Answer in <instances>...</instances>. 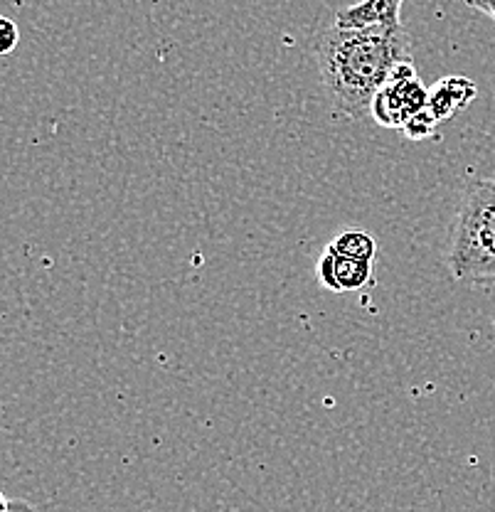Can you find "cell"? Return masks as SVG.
Segmentation results:
<instances>
[{
	"instance_id": "obj_1",
	"label": "cell",
	"mask_w": 495,
	"mask_h": 512,
	"mask_svg": "<svg viewBox=\"0 0 495 512\" xmlns=\"http://www.w3.org/2000/svg\"><path fill=\"white\" fill-rule=\"evenodd\" d=\"M316 57L335 111L363 121L397 64L412 60V40L399 23L333 25L318 40Z\"/></svg>"
},
{
	"instance_id": "obj_2",
	"label": "cell",
	"mask_w": 495,
	"mask_h": 512,
	"mask_svg": "<svg viewBox=\"0 0 495 512\" xmlns=\"http://www.w3.org/2000/svg\"><path fill=\"white\" fill-rule=\"evenodd\" d=\"M449 269L468 284H495V180H473L451 229Z\"/></svg>"
},
{
	"instance_id": "obj_3",
	"label": "cell",
	"mask_w": 495,
	"mask_h": 512,
	"mask_svg": "<svg viewBox=\"0 0 495 512\" xmlns=\"http://www.w3.org/2000/svg\"><path fill=\"white\" fill-rule=\"evenodd\" d=\"M427 104L429 89L419 82L417 72H414V62L407 60L397 64L385 87L375 94L370 114L375 116L377 124L387 128H404L414 114L427 109Z\"/></svg>"
},
{
	"instance_id": "obj_4",
	"label": "cell",
	"mask_w": 495,
	"mask_h": 512,
	"mask_svg": "<svg viewBox=\"0 0 495 512\" xmlns=\"http://www.w3.org/2000/svg\"><path fill=\"white\" fill-rule=\"evenodd\" d=\"M372 264L370 259H355V256L340 254L328 244L326 252L318 256L316 276L323 286L330 291H360L372 281Z\"/></svg>"
},
{
	"instance_id": "obj_5",
	"label": "cell",
	"mask_w": 495,
	"mask_h": 512,
	"mask_svg": "<svg viewBox=\"0 0 495 512\" xmlns=\"http://www.w3.org/2000/svg\"><path fill=\"white\" fill-rule=\"evenodd\" d=\"M476 99V84L466 77H446L429 92V109L431 114L441 121H449L451 116L466 109Z\"/></svg>"
},
{
	"instance_id": "obj_6",
	"label": "cell",
	"mask_w": 495,
	"mask_h": 512,
	"mask_svg": "<svg viewBox=\"0 0 495 512\" xmlns=\"http://www.w3.org/2000/svg\"><path fill=\"white\" fill-rule=\"evenodd\" d=\"M404 0H363L358 5L340 10L335 25L340 28H363L372 23H399V10Z\"/></svg>"
},
{
	"instance_id": "obj_7",
	"label": "cell",
	"mask_w": 495,
	"mask_h": 512,
	"mask_svg": "<svg viewBox=\"0 0 495 512\" xmlns=\"http://www.w3.org/2000/svg\"><path fill=\"white\" fill-rule=\"evenodd\" d=\"M330 247L338 249L340 254L355 256V259H370L375 261L377 256V242L372 234L363 232V229H345V232L335 234Z\"/></svg>"
},
{
	"instance_id": "obj_8",
	"label": "cell",
	"mask_w": 495,
	"mask_h": 512,
	"mask_svg": "<svg viewBox=\"0 0 495 512\" xmlns=\"http://www.w3.org/2000/svg\"><path fill=\"white\" fill-rule=\"evenodd\" d=\"M436 126H439V119L431 114V109L427 106V109H422L419 114H414L412 119L404 124V133H407L409 138H414V141H422V138L434 136Z\"/></svg>"
},
{
	"instance_id": "obj_9",
	"label": "cell",
	"mask_w": 495,
	"mask_h": 512,
	"mask_svg": "<svg viewBox=\"0 0 495 512\" xmlns=\"http://www.w3.org/2000/svg\"><path fill=\"white\" fill-rule=\"evenodd\" d=\"M18 42H20V30L18 25H15V20L0 15V57L10 55V52L18 47Z\"/></svg>"
},
{
	"instance_id": "obj_10",
	"label": "cell",
	"mask_w": 495,
	"mask_h": 512,
	"mask_svg": "<svg viewBox=\"0 0 495 512\" xmlns=\"http://www.w3.org/2000/svg\"><path fill=\"white\" fill-rule=\"evenodd\" d=\"M463 5H468L471 10H478V13L495 20V0H463Z\"/></svg>"
},
{
	"instance_id": "obj_11",
	"label": "cell",
	"mask_w": 495,
	"mask_h": 512,
	"mask_svg": "<svg viewBox=\"0 0 495 512\" xmlns=\"http://www.w3.org/2000/svg\"><path fill=\"white\" fill-rule=\"evenodd\" d=\"M5 510H10V503H8V500H5V495L0 493V512H5Z\"/></svg>"
}]
</instances>
